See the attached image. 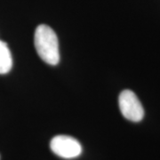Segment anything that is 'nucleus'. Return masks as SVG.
<instances>
[{
    "label": "nucleus",
    "mask_w": 160,
    "mask_h": 160,
    "mask_svg": "<svg viewBox=\"0 0 160 160\" xmlns=\"http://www.w3.org/2000/svg\"><path fill=\"white\" fill-rule=\"evenodd\" d=\"M34 44L43 62L52 66L57 65L60 62L59 42L53 29L46 24L38 26L35 31Z\"/></svg>",
    "instance_id": "1"
},
{
    "label": "nucleus",
    "mask_w": 160,
    "mask_h": 160,
    "mask_svg": "<svg viewBox=\"0 0 160 160\" xmlns=\"http://www.w3.org/2000/svg\"><path fill=\"white\" fill-rule=\"evenodd\" d=\"M120 111L126 119L140 122L144 117V109L136 94L131 90L121 92L118 97Z\"/></svg>",
    "instance_id": "2"
},
{
    "label": "nucleus",
    "mask_w": 160,
    "mask_h": 160,
    "mask_svg": "<svg viewBox=\"0 0 160 160\" xmlns=\"http://www.w3.org/2000/svg\"><path fill=\"white\" fill-rule=\"evenodd\" d=\"M50 148L54 154L66 159L78 158L82 153L79 142L68 135H57L52 138Z\"/></svg>",
    "instance_id": "3"
},
{
    "label": "nucleus",
    "mask_w": 160,
    "mask_h": 160,
    "mask_svg": "<svg viewBox=\"0 0 160 160\" xmlns=\"http://www.w3.org/2000/svg\"><path fill=\"white\" fill-rule=\"evenodd\" d=\"M12 58L7 44L0 40V74H6L12 69Z\"/></svg>",
    "instance_id": "4"
}]
</instances>
